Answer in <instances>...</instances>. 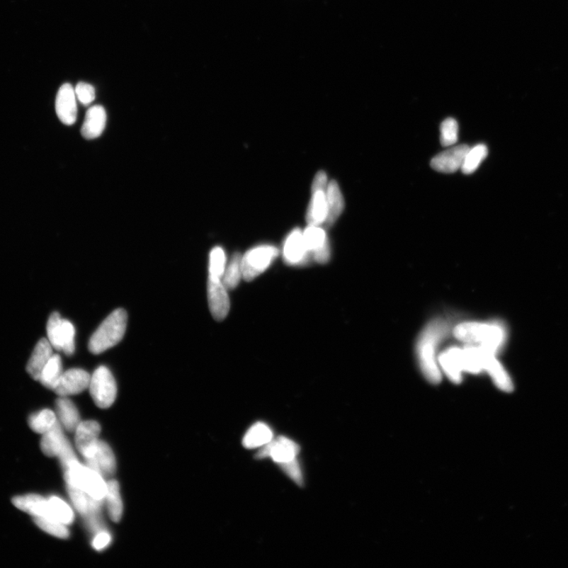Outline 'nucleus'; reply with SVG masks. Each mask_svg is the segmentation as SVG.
Listing matches in <instances>:
<instances>
[{
	"label": "nucleus",
	"mask_w": 568,
	"mask_h": 568,
	"mask_svg": "<svg viewBox=\"0 0 568 568\" xmlns=\"http://www.w3.org/2000/svg\"><path fill=\"white\" fill-rule=\"evenodd\" d=\"M279 255V249L273 246L264 245L251 249L242 256V278L252 281L271 266Z\"/></svg>",
	"instance_id": "nucleus-6"
},
{
	"label": "nucleus",
	"mask_w": 568,
	"mask_h": 568,
	"mask_svg": "<svg viewBox=\"0 0 568 568\" xmlns=\"http://www.w3.org/2000/svg\"><path fill=\"white\" fill-rule=\"evenodd\" d=\"M453 334L458 341L482 346L494 355L504 348L508 335L504 325L498 322H463L456 325Z\"/></svg>",
	"instance_id": "nucleus-2"
},
{
	"label": "nucleus",
	"mask_w": 568,
	"mask_h": 568,
	"mask_svg": "<svg viewBox=\"0 0 568 568\" xmlns=\"http://www.w3.org/2000/svg\"><path fill=\"white\" fill-rule=\"evenodd\" d=\"M300 450L296 443L284 436H280L263 446L256 455V458L261 460L270 457L275 462L282 464L295 460Z\"/></svg>",
	"instance_id": "nucleus-8"
},
{
	"label": "nucleus",
	"mask_w": 568,
	"mask_h": 568,
	"mask_svg": "<svg viewBox=\"0 0 568 568\" xmlns=\"http://www.w3.org/2000/svg\"><path fill=\"white\" fill-rule=\"evenodd\" d=\"M280 466L290 479L293 480L299 486L302 487L303 477L299 462L294 460L280 464Z\"/></svg>",
	"instance_id": "nucleus-37"
},
{
	"label": "nucleus",
	"mask_w": 568,
	"mask_h": 568,
	"mask_svg": "<svg viewBox=\"0 0 568 568\" xmlns=\"http://www.w3.org/2000/svg\"><path fill=\"white\" fill-rule=\"evenodd\" d=\"M47 334L48 341L52 348L64 351L65 355L71 356L75 351V329L73 324L61 318L57 312H54L47 323Z\"/></svg>",
	"instance_id": "nucleus-5"
},
{
	"label": "nucleus",
	"mask_w": 568,
	"mask_h": 568,
	"mask_svg": "<svg viewBox=\"0 0 568 568\" xmlns=\"http://www.w3.org/2000/svg\"><path fill=\"white\" fill-rule=\"evenodd\" d=\"M58 456L59 457L62 467H64L65 470L70 466L72 463L77 461V458H76L70 442L67 440H66Z\"/></svg>",
	"instance_id": "nucleus-38"
},
{
	"label": "nucleus",
	"mask_w": 568,
	"mask_h": 568,
	"mask_svg": "<svg viewBox=\"0 0 568 568\" xmlns=\"http://www.w3.org/2000/svg\"><path fill=\"white\" fill-rule=\"evenodd\" d=\"M328 177L326 173L323 171H320L319 172L317 173V175L314 177L313 184H312V191H315L318 190H326L328 186Z\"/></svg>",
	"instance_id": "nucleus-39"
},
{
	"label": "nucleus",
	"mask_w": 568,
	"mask_h": 568,
	"mask_svg": "<svg viewBox=\"0 0 568 568\" xmlns=\"http://www.w3.org/2000/svg\"><path fill=\"white\" fill-rule=\"evenodd\" d=\"M57 410L61 424L68 431H76L80 424V415L73 402L67 397H60L57 401Z\"/></svg>",
	"instance_id": "nucleus-24"
},
{
	"label": "nucleus",
	"mask_w": 568,
	"mask_h": 568,
	"mask_svg": "<svg viewBox=\"0 0 568 568\" xmlns=\"http://www.w3.org/2000/svg\"><path fill=\"white\" fill-rule=\"evenodd\" d=\"M65 480L68 487L79 488L96 501L106 496L108 486L102 475L96 471L74 462L66 469Z\"/></svg>",
	"instance_id": "nucleus-4"
},
{
	"label": "nucleus",
	"mask_w": 568,
	"mask_h": 568,
	"mask_svg": "<svg viewBox=\"0 0 568 568\" xmlns=\"http://www.w3.org/2000/svg\"><path fill=\"white\" fill-rule=\"evenodd\" d=\"M91 376L84 370L71 369L62 373L54 392L67 397L84 392L89 386Z\"/></svg>",
	"instance_id": "nucleus-11"
},
{
	"label": "nucleus",
	"mask_w": 568,
	"mask_h": 568,
	"mask_svg": "<svg viewBox=\"0 0 568 568\" xmlns=\"http://www.w3.org/2000/svg\"><path fill=\"white\" fill-rule=\"evenodd\" d=\"M484 371L489 374L498 389L506 392L513 390V383H512L509 374L499 361L496 355L489 354L488 356Z\"/></svg>",
	"instance_id": "nucleus-22"
},
{
	"label": "nucleus",
	"mask_w": 568,
	"mask_h": 568,
	"mask_svg": "<svg viewBox=\"0 0 568 568\" xmlns=\"http://www.w3.org/2000/svg\"><path fill=\"white\" fill-rule=\"evenodd\" d=\"M326 198L328 204V216L325 220V226L330 227L334 225L344 210V199L338 183L332 180L326 188Z\"/></svg>",
	"instance_id": "nucleus-23"
},
{
	"label": "nucleus",
	"mask_w": 568,
	"mask_h": 568,
	"mask_svg": "<svg viewBox=\"0 0 568 568\" xmlns=\"http://www.w3.org/2000/svg\"><path fill=\"white\" fill-rule=\"evenodd\" d=\"M470 147L467 144L454 147L436 156L432 161V168L442 173H454L461 170L464 158Z\"/></svg>",
	"instance_id": "nucleus-15"
},
{
	"label": "nucleus",
	"mask_w": 568,
	"mask_h": 568,
	"mask_svg": "<svg viewBox=\"0 0 568 568\" xmlns=\"http://www.w3.org/2000/svg\"><path fill=\"white\" fill-rule=\"evenodd\" d=\"M303 238L311 257L319 264H326L331 253L327 234L323 228L308 225L303 232Z\"/></svg>",
	"instance_id": "nucleus-9"
},
{
	"label": "nucleus",
	"mask_w": 568,
	"mask_h": 568,
	"mask_svg": "<svg viewBox=\"0 0 568 568\" xmlns=\"http://www.w3.org/2000/svg\"><path fill=\"white\" fill-rule=\"evenodd\" d=\"M55 112L59 120L67 126H72L77 120V96L73 86L68 83L59 89L55 100Z\"/></svg>",
	"instance_id": "nucleus-12"
},
{
	"label": "nucleus",
	"mask_w": 568,
	"mask_h": 568,
	"mask_svg": "<svg viewBox=\"0 0 568 568\" xmlns=\"http://www.w3.org/2000/svg\"><path fill=\"white\" fill-rule=\"evenodd\" d=\"M110 536L106 532H101L93 540V545L96 550H101L109 545Z\"/></svg>",
	"instance_id": "nucleus-40"
},
{
	"label": "nucleus",
	"mask_w": 568,
	"mask_h": 568,
	"mask_svg": "<svg viewBox=\"0 0 568 568\" xmlns=\"http://www.w3.org/2000/svg\"><path fill=\"white\" fill-rule=\"evenodd\" d=\"M272 429L262 422L254 424L246 433L242 445L246 448L252 449L265 446L273 440Z\"/></svg>",
	"instance_id": "nucleus-25"
},
{
	"label": "nucleus",
	"mask_w": 568,
	"mask_h": 568,
	"mask_svg": "<svg viewBox=\"0 0 568 568\" xmlns=\"http://www.w3.org/2000/svg\"><path fill=\"white\" fill-rule=\"evenodd\" d=\"M449 324L443 319L429 322L418 339L417 356L422 373L429 382L438 385L441 382L442 372L436 355L440 343L449 332Z\"/></svg>",
	"instance_id": "nucleus-1"
},
{
	"label": "nucleus",
	"mask_w": 568,
	"mask_h": 568,
	"mask_svg": "<svg viewBox=\"0 0 568 568\" xmlns=\"http://www.w3.org/2000/svg\"><path fill=\"white\" fill-rule=\"evenodd\" d=\"M241 262L242 256L239 253H235L226 267L221 280L227 290L237 288L242 278Z\"/></svg>",
	"instance_id": "nucleus-31"
},
{
	"label": "nucleus",
	"mask_w": 568,
	"mask_h": 568,
	"mask_svg": "<svg viewBox=\"0 0 568 568\" xmlns=\"http://www.w3.org/2000/svg\"><path fill=\"white\" fill-rule=\"evenodd\" d=\"M106 494L108 513L113 522L120 521L123 511V505L120 493L119 483L116 481H110L107 483Z\"/></svg>",
	"instance_id": "nucleus-28"
},
{
	"label": "nucleus",
	"mask_w": 568,
	"mask_h": 568,
	"mask_svg": "<svg viewBox=\"0 0 568 568\" xmlns=\"http://www.w3.org/2000/svg\"><path fill=\"white\" fill-rule=\"evenodd\" d=\"M43 435L40 442L42 452L50 457L58 456L67 440L59 422L57 421L50 431Z\"/></svg>",
	"instance_id": "nucleus-26"
},
{
	"label": "nucleus",
	"mask_w": 568,
	"mask_h": 568,
	"mask_svg": "<svg viewBox=\"0 0 568 568\" xmlns=\"http://www.w3.org/2000/svg\"><path fill=\"white\" fill-rule=\"evenodd\" d=\"M328 216L326 190L312 191V198L307 213L308 225L320 226Z\"/></svg>",
	"instance_id": "nucleus-20"
},
{
	"label": "nucleus",
	"mask_w": 568,
	"mask_h": 568,
	"mask_svg": "<svg viewBox=\"0 0 568 568\" xmlns=\"http://www.w3.org/2000/svg\"><path fill=\"white\" fill-rule=\"evenodd\" d=\"M77 99L86 106L90 105L96 98L95 89L85 82H79L74 89Z\"/></svg>",
	"instance_id": "nucleus-36"
},
{
	"label": "nucleus",
	"mask_w": 568,
	"mask_h": 568,
	"mask_svg": "<svg viewBox=\"0 0 568 568\" xmlns=\"http://www.w3.org/2000/svg\"><path fill=\"white\" fill-rule=\"evenodd\" d=\"M459 125L453 118H448L441 126V142L444 147H451L458 141Z\"/></svg>",
	"instance_id": "nucleus-35"
},
{
	"label": "nucleus",
	"mask_w": 568,
	"mask_h": 568,
	"mask_svg": "<svg viewBox=\"0 0 568 568\" xmlns=\"http://www.w3.org/2000/svg\"><path fill=\"white\" fill-rule=\"evenodd\" d=\"M87 467L96 471L103 477H110L115 474L116 462L113 450L106 442L99 441L94 453L86 459Z\"/></svg>",
	"instance_id": "nucleus-16"
},
{
	"label": "nucleus",
	"mask_w": 568,
	"mask_h": 568,
	"mask_svg": "<svg viewBox=\"0 0 568 568\" xmlns=\"http://www.w3.org/2000/svg\"><path fill=\"white\" fill-rule=\"evenodd\" d=\"M127 324V312L123 309L113 311L90 338L89 351L99 355L119 343L125 335Z\"/></svg>",
	"instance_id": "nucleus-3"
},
{
	"label": "nucleus",
	"mask_w": 568,
	"mask_h": 568,
	"mask_svg": "<svg viewBox=\"0 0 568 568\" xmlns=\"http://www.w3.org/2000/svg\"><path fill=\"white\" fill-rule=\"evenodd\" d=\"M13 504L20 510L34 516L47 518L48 500L39 495L20 496L13 499Z\"/></svg>",
	"instance_id": "nucleus-21"
},
{
	"label": "nucleus",
	"mask_w": 568,
	"mask_h": 568,
	"mask_svg": "<svg viewBox=\"0 0 568 568\" xmlns=\"http://www.w3.org/2000/svg\"><path fill=\"white\" fill-rule=\"evenodd\" d=\"M488 156V149L487 145L483 144H477L473 148H470L464 158L461 171L466 175L472 174L480 164Z\"/></svg>",
	"instance_id": "nucleus-30"
},
{
	"label": "nucleus",
	"mask_w": 568,
	"mask_h": 568,
	"mask_svg": "<svg viewBox=\"0 0 568 568\" xmlns=\"http://www.w3.org/2000/svg\"><path fill=\"white\" fill-rule=\"evenodd\" d=\"M89 392L96 406L106 409L112 406L117 396L115 380L107 367L96 369L89 382Z\"/></svg>",
	"instance_id": "nucleus-7"
},
{
	"label": "nucleus",
	"mask_w": 568,
	"mask_h": 568,
	"mask_svg": "<svg viewBox=\"0 0 568 568\" xmlns=\"http://www.w3.org/2000/svg\"><path fill=\"white\" fill-rule=\"evenodd\" d=\"M57 421V416L52 411L43 410L32 414L29 419V424L33 431L45 434L50 431Z\"/></svg>",
	"instance_id": "nucleus-32"
},
{
	"label": "nucleus",
	"mask_w": 568,
	"mask_h": 568,
	"mask_svg": "<svg viewBox=\"0 0 568 568\" xmlns=\"http://www.w3.org/2000/svg\"><path fill=\"white\" fill-rule=\"evenodd\" d=\"M53 348L48 339H41L34 348L26 365V371L31 377L39 380L41 372L53 356Z\"/></svg>",
	"instance_id": "nucleus-19"
},
{
	"label": "nucleus",
	"mask_w": 568,
	"mask_h": 568,
	"mask_svg": "<svg viewBox=\"0 0 568 568\" xmlns=\"http://www.w3.org/2000/svg\"><path fill=\"white\" fill-rule=\"evenodd\" d=\"M34 522L41 530L50 533L51 535L62 539L69 537V531L66 525L55 521V519L36 517L34 518Z\"/></svg>",
	"instance_id": "nucleus-34"
},
{
	"label": "nucleus",
	"mask_w": 568,
	"mask_h": 568,
	"mask_svg": "<svg viewBox=\"0 0 568 568\" xmlns=\"http://www.w3.org/2000/svg\"><path fill=\"white\" fill-rule=\"evenodd\" d=\"M75 431L76 446L81 455L88 459L98 447L101 426L95 421H85L80 422Z\"/></svg>",
	"instance_id": "nucleus-13"
},
{
	"label": "nucleus",
	"mask_w": 568,
	"mask_h": 568,
	"mask_svg": "<svg viewBox=\"0 0 568 568\" xmlns=\"http://www.w3.org/2000/svg\"><path fill=\"white\" fill-rule=\"evenodd\" d=\"M226 255L224 249L220 246L212 249L210 255V276L222 279L226 269Z\"/></svg>",
	"instance_id": "nucleus-33"
},
{
	"label": "nucleus",
	"mask_w": 568,
	"mask_h": 568,
	"mask_svg": "<svg viewBox=\"0 0 568 568\" xmlns=\"http://www.w3.org/2000/svg\"><path fill=\"white\" fill-rule=\"evenodd\" d=\"M208 300L214 319L218 322L223 321L229 313L231 303L227 289L221 279L209 276Z\"/></svg>",
	"instance_id": "nucleus-10"
},
{
	"label": "nucleus",
	"mask_w": 568,
	"mask_h": 568,
	"mask_svg": "<svg viewBox=\"0 0 568 568\" xmlns=\"http://www.w3.org/2000/svg\"><path fill=\"white\" fill-rule=\"evenodd\" d=\"M283 259L290 266L306 264L311 258L305 244L303 232L295 228L288 234L283 244Z\"/></svg>",
	"instance_id": "nucleus-14"
},
{
	"label": "nucleus",
	"mask_w": 568,
	"mask_h": 568,
	"mask_svg": "<svg viewBox=\"0 0 568 568\" xmlns=\"http://www.w3.org/2000/svg\"><path fill=\"white\" fill-rule=\"evenodd\" d=\"M106 123L107 114L103 107L96 106L90 108L82 124L81 135L88 140L99 137L106 129Z\"/></svg>",
	"instance_id": "nucleus-18"
},
{
	"label": "nucleus",
	"mask_w": 568,
	"mask_h": 568,
	"mask_svg": "<svg viewBox=\"0 0 568 568\" xmlns=\"http://www.w3.org/2000/svg\"><path fill=\"white\" fill-rule=\"evenodd\" d=\"M62 373V360L59 355H54L41 372L39 382L48 390H54Z\"/></svg>",
	"instance_id": "nucleus-27"
},
{
	"label": "nucleus",
	"mask_w": 568,
	"mask_h": 568,
	"mask_svg": "<svg viewBox=\"0 0 568 568\" xmlns=\"http://www.w3.org/2000/svg\"><path fill=\"white\" fill-rule=\"evenodd\" d=\"M438 364L442 373L454 384L462 380V348L453 346L443 351L438 356Z\"/></svg>",
	"instance_id": "nucleus-17"
},
{
	"label": "nucleus",
	"mask_w": 568,
	"mask_h": 568,
	"mask_svg": "<svg viewBox=\"0 0 568 568\" xmlns=\"http://www.w3.org/2000/svg\"><path fill=\"white\" fill-rule=\"evenodd\" d=\"M65 525L74 521V512L70 506L60 498L52 496L48 499V516Z\"/></svg>",
	"instance_id": "nucleus-29"
}]
</instances>
